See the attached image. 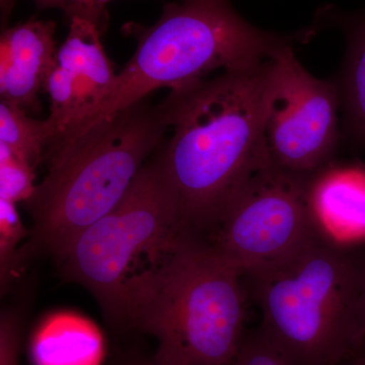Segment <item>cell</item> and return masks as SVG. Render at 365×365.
Masks as SVG:
<instances>
[{
    "mask_svg": "<svg viewBox=\"0 0 365 365\" xmlns=\"http://www.w3.org/2000/svg\"><path fill=\"white\" fill-rule=\"evenodd\" d=\"M269 59L170 90L162 101L173 133L158 155L189 234L205 237L245 182L271 163L265 138Z\"/></svg>",
    "mask_w": 365,
    "mask_h": 365,
    "instance_id": "cell-1",
    "label": "cell"
},
{
    "mask_svg": "<svg viewBox=\"0 0 365 365\" xmlns=\"http://www.w3.org/2000/svg\"><path fill=\"white\" fill-rule=\"evenodd\" d=\"M244 275L204 237L184 232L134 283L122 325L157 343L162 365H232L246 333Z\"/></svg>",
    "mask_w": 365,
    "mask_h": 365,
    "instance_id": "cell-2",
    "label": "cell"
},
{
    "mask_svg": "<svg viewBox=\"0 0 365 365\" xmlns=\"http://www.w3.org/2000/svg\"><path fill=\"white\" fill-rule=\"evenodd\" d=\"M170 130L162 104L148 98L46 151L47 174L26 201L35 244L58 261L81 232L126 195Z\"/></svg>",
    "mask_w": 365,
    "mask_h": 365,
    "instance_id": "cell-3",
    "label": "cell"
},
{
    "mask_svg": "<svg viewBox=\"0 0 365 365\" xmlns=\"http://www.w3.org/2000/svg\"><path fill=\"white\" fill-rule=\"evenodd\" d=\"M128 30L135 34L137 49L117 74L111 91L54 144L76 138L158 88L175 90L217 69L260 66L294 40L252 26L235 11L230 0L170 2L157 23L132 24Z\"/></svg>",
    "mask_w": 365,
    "mask_h": 365,
    "instance_id": "cell-4",
    "label": "cell"
},
{
    "mask_svg": "<svg viewBox=\"0 0 365 365\" xmlns=\"http://www.w3.org/2000/svg\"><path fill=\"white\" fill-rule=\"evenodd\" d=\"M364 270V261L326 237L246 276L260 307V330L290 365H344L356 354Z\"/></svg>",
    "mask_w": 365,
    "mask_h": 365,
    "instance_id": "cell-5",
    "label": "cell"
},
{
    "mask_svg": "<svg viewBox=\"0 0 365 365\" xmlns=\"http://www.w3.org/2000/svg\"><path fill=\"white\" fill-rule=\"evenodd\" d=\"M184 232L158 150L124 198L81 232L57 262L67 279L85 287L121 325L134 283Z\"/></svg>",
    "mask_w": 365,
    "mask_h": 365,
    "instance_id": "cell-6",
    "label": "cell"
},
{
    "mask_svg": "<svg viewBox=\"0 0 365 365\" xmlns=\"http://www.w3.org/2000/svg\"><path fill=\"white\" fill-rule=\"evenodd\" d=\"M313 176L269 163L245 182L204 239L244 276L290 260L326 237L309 202Z\"/></svg>",
    "mask_w": 365,
    "mask_h": 365,
    "instance_id": "cell-7",
    "label": "cell"
},
{
    "mask_svg": "<svg viewBox=\"0 0 365 365\" xmlns=\"http://www.w3.org/2000/svg\"><path fill=\"white\" fill-rule=\"evenodd\" d=\"M339 90L314 78L295 57L292 44L269 59L265 138L271 163L313 176L330 163L339 141Z\"/></svg>",
    "mask_w": 365,
    "mask_h": 365,
    "instance_id": "cell-8",
    "label": "cell"
},
{
    "mask_svg": "<svg viewBox=\"0 0 365 365\" xmlns=\"http://www.w3.org/2000/svg\"><path fill=\"white\" fill-rule=\"evenodd\" d=\"M66 14L68 34L44 88L51 102L47 119L56 138L100 104L117 78L102 42L108 26L106 9H76Z\"/></svg>",
    "mask_w": 365,
    "mask_h": 365,
    "instance_id": "cell-9",
    "label": "cell"
},
{
    "mask_svg": "<svg viewBox=\"0 0 365 365\" xmlns=\"http://www.w3.org/2000/svg\"><path fill=\"white\" fill-rule=\"evenodd\" d=\"M56 23L31 20L2 30L0 38L1 101L40 112V91L56 64Z\"/></svg>",
    "mask_w": 365,
    "mask_h": 365,
    "instance_id": "cell-10",
    "label": "cell"
},
{
    "mask_svg": "<svg viewBox=\"0 0 365 365\" xmlns=\"http://www.w3.org/2000/svg\"><path fill=\"white\" fill-rule=\"evenodd\" d=\"M309 202L327 237L344 246L365 240V170L329 163L312 177Z\"/></svg>",
    "mask_w": 365,
    "mask_h": 365,
    "instance_id": "cell-11",
    "label": "cell"
},
{
    "mask_svg": "<svg viewBox=\"0 0 365 365\" xmlns=\"http://www.w3.org/2000/svg\"><path fill=\"white\" fill-rule=\"evenodd\" d=\"M346 34V54L339 90L345 125L352 138L365 144V7L341 21Z\"/></svg>",
    "mask_w": 365,
    "mask_h": 365,
    "instance_id": "cell-12",
    "label": "cell"
},
{
    "mask_svg": "<svg viewBox=\"0 0 365 365\" xmlns=\"http://www.w3.org/2000/svg\"><path fill=\"white\" fill-rule=\"evenodd\" d=\"M56 130L49 120H35L21 108L0 103V145L37 169L45 162L46 151L56 138Z\"/></svg>",
    "mask_w": 365,
    "mask_h": 365,
    "instance_id": "cell-13",
    "label": "cell"
},
{
    "mask_svg": "<svg viewBox=\"0 0 365 365\" xmlns=\"http://www.w3.org/2000/svg\"><path fill=\"white\" fill-rule=\"evenodd\" d=\"M0 178L4 200L26 202L35 191V169L4 145H0Z\"/></svg>",
    "mask_w": 365,
    "mask_h": 365,
    "instance_id": "cell-14",
    "label": "cell"
},
{
    "mask_svg": "<svg viewBox=\"0 0 365 365\" xmlns=\"http://www.w3.org/2000/svg\"><path fill=\"white\" fill-rule=\"evenodd\" d=\"M232 365H290L261 330L247 335Z\"/></svg>",
    "mask_w": 365,
    "mask_h": 365,
    "instance_id": "cell-15",
    "label": "cell"
},
{
    "mask_svg": "<svg viewBox=\"0 0 365 365\" xmlns=\"http://www.w3.org/2000/svg\"><path fill=\"white\" fill-rule=\"evenodd\" d=\"M1 283L7 279L9 266L13 265L16 241L21 240L24 228L21 225L16 203L1 199Z\"/></svg>",
    "mask_w": 365,
    "mask_h": 365,
    "instance_id": "cell-16",
    "label": "cell"
},
{
    "mask_svg": "<svg viewBox=\"0 0 365 365\" xmlns=\"http://www.w3.org/2000/svg\"><path fill=\"white\" fill-rule=\"evenodd\" d=\"M21 325L13 312L0 318V365H21Z\"/></svg>",
    "mask_w": 365,
    "mask_h": 365,
    "instance_id": "cell-17",
    "label": "cell"
},
{
    "mask_svg": "<svg viewBox=\"0 0 365 365\" xmlns=\"http://www.w3.org/2000/svg\"><path fill=\"white\" fill-rule=\"evenodd\" d=\"M40 9H60L64 13L76 11V9H106L105 6L110 0H33ZM182 1H198V0H182ZM16 0H0L1 6L2 30L7 28V21L11 16V11Z\"/></svg>",
    "mask_w": 365,
    "mask_h": 365,
    "instance_id": "cell-18",
    "label": "cell"
},
{
    "mask_svg": "<svg viewBox=\"0 0 365 365\" xmlns=\"http://www.w3.org/2000/svg\"><path fill=\"white\" fill-rule=\"evenodd\" d=\"M357 326H359V350H357V353L365 354V261L364 279H362L359 304H357Z\"/></svg>",
    "mask_w": 365,
    "mask_h": 365,
    "instance_id": "cell-19",
    "label": "cell"
},
{
    "mask_svg": "<svg viewBox=\"0 0 365 365\" xmlns=\"http://www.w3.org/2000/svg\"><path fill=\"white\" fill-rule=\"evenodd\" d=\"M123 365H162L158 364L157 360L150 357V359H145V357H138V359H133L128 360L126 364Z\"/></svg>",
    "mask_w": 365,
    "mask_h": 365,
    "instance_id": "cell-20",
    "label": "cell"
},
{
    "mask_svg": "<svg viewBox=\"0 0 365 365\" xmlns=\"http://www.w3.org/2000/svg\"><path fill=\"white\" fill-rule=\"evenodd\" d=\"M344 365H365V354L357 353V354L353 355Z\"/></svg>",
    "mask_w": 365,
    "mask_h": 365,
    "instance_id": "cell-21",
    "label": "cell"
}]
</instances>
